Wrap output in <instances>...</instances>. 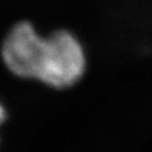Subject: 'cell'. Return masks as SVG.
<instances>
[{
    "instance_id": "6da1fadb",
    "label": "cell",
    "mask_w": 152,
    "mask_h": 152,
    "mask_svg": "<svg viewBox=\"0 0 152 152\" xmlns=\"http://www.w3.org/2000/svg\"><path fill=\"white\" fill-rule=\"evenodd\" d=\"M1 55L14 75L60 89L75 85L86 66L82 46L70 32L61 29L43 37L27 22L8 32Z\"/></svg>"
},
{
    "instance_id": "7a4b0ae2",
    "label": "cell",
    "mask_w": 152,
    "mask_h": 152,
    "mask_svg": "<svg viewBox=\"0 0 152 152\" xmlns=\"http://www.w3.org/2000/svg\"><path fill=\"white\" fill-rule=\"evenodd\" d=\"M6 118V112H5V108L2 107V105L0 104V124L5 121Z\"/></svg>"
}]
</instances>
